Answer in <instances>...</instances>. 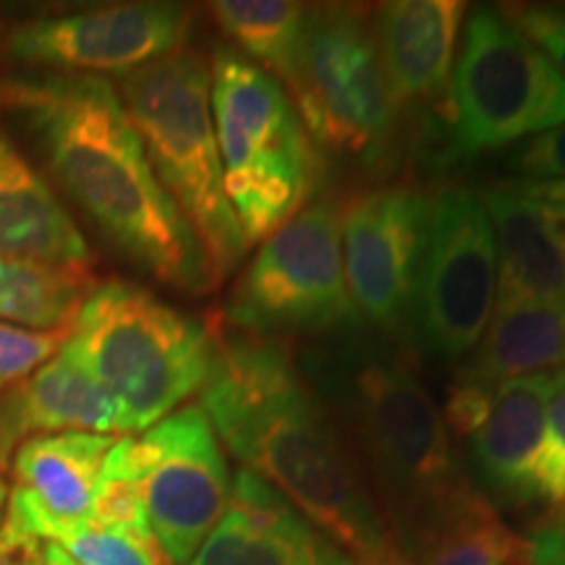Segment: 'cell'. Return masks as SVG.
Returning <instances> with one entry per match:
<instances>
[{
	"label": "cell",
	"instance_id": "cell-1",
	"mask_svg": "<svg viewBox=\"0 0 565 565\" xmlns=\"http://www.w3.org/2000/svg\"><path fill=\"white\" fill-rule=\"evenodd\" d=\"M228 328L212 330L200 401L217 440L359 565H406L343 424L288 343Z\"/></svg>",
	"mask_w": 565,
	"mask_h": 565
},
{
	"label": "cell",
	"instance_id": "cell-2",
	"mask_svg": "<svg viewBox=\"0 0 565 565\" xmlns=\"http://www.w3.org/2000/svg\"><path fill=\"white\" fill-rule=\"evenodd\" d=\"M0 103L24 118L63 192L118 252L181 291L202 294L215 282L116 87L100 76L45 74L3 82Z\"/></svg>",
	"mask_w": 565,
	"mask_h": 565
},
{
	"label": "cell",
	"instance_id": "cell-3",
	"mask_svg": "<svg viewBox=\"0 0 565 565\" xmlns=\"http://www.w3.org/2000/svg\"><path fill=\"white\" fill-rule=\"evenodd\" d=\"M301 370L370 469L366 477L401 555L477 492L458 463L443 412L404 359L343 335L333 349L307 351Z\"/></svg>",
	"mask_w": 565,
	"mask_h": 565
},
{
	"label": "cell",
	"instance_id": "cell-4",
	"mask_svg": "<svg viewBox=\"0 0 565 565\" xmlns=\"http://www.w3.org/2000/svg\"><path fill=\"white\" fill-rule=\"evenodd\" d=\"M61 356L87 372L121 414L124 433H147L202 393L215 370V333L147 288H92L66 330Z\"/></svg>",
	"mask_w": 565,
	"mask_h": 565
},
{
	"label": "cell",
	"instance_id": "cell-5",
	"mask_svg": "<svg viewBox=\"0 0 565 565\" xmlns=\"http://www.w3.org/2000/svg\"><path fill=\"white\" fill-rule=\"evenodd\" d=\"M116 92L154 175L194 231L212 280L228 278L249 244L225 196L210 63L196 51L179 47L121 76Z\"/></svg>",
	"mask_w": 565,
	"mask_h": 565
},
{
	"label": "cell",
	"instance_id": "cell-6",
	"mask_svg": "<svg viewBox=\"0 0 565 565\" xmlns=\"http://www.w3.org/2000/svg\"><path fill=\"white\" fill-rule=\"evenodd\" d=\"M210 105L225 196L246 244H263L315 196L320 150L282 84L236 47L212 55Z\"/></svg>",
	"mask_w": 565,
	"mask_h": 565
},
{
	"label": "cell",
	"instance_id": "cell-7",
	"mask_svg": "<svg viewBox=\"0 0 565 565\" xmlns=\"http://www.w3.org/2000/svg\"><path fill=\"white\" fill-rule=\"evenodd\" d=\"M565 124V76L500 9L471 11L450 79L448 154L477 158Z\"/></svg>",
	"mask_w": 565,
	"mask_h": 565
},
{
	"label": "cell",
	"instance_id": "cell-8",
	"mask_svg": "<svg viewBox=\"0 0 565 565\" xmlns=\"http://www.w3.org/2000/svg\"><path fill=\"white\" fill-rule=\"evenodd\" d=\"M317 147L380 160L395 129V105L370 32L353 6H309L286 82Z\"/></svg>",
	"mask_w": 565,
	"mask_h": 565
},
{
	"label": "cell",
	"instance_id": "cell-9",
	"mask_svg": "<svg viewBox=\"0 0 565 565\" xmlns=\"http://www.w3.org/2000/svg\"><path fill=\"white\" fill-rule=\"evenodd\" d=\"M252 335L353 333L362 324L343 278L341 202H312L259 246L228 301Z\"/></svg>",
	"mask_w": 565,
	"mask_h": 565
},
{
	"label": "cell",
	"instance_id": "cell-10",
	"mask_svg": "<svg viewBox=\"0 0 565 565\" xmlns=\"http://www.w3.org/2000/svg\"><path fill=\"white\" fill-rule=\"evenodd\" d=\"M494 294L498 252L482 196L463 186L429 194L414 301L422 343L450 362L469 356L490 322Z\"/></svg>",
	"mask_w": 565,
	"mask_h": 565
},
{
	"label": "cell",
	"instance_id": "cell-11",
	"mask_svg": "<svg viewBox=\"0 0 565 565\" xmlns=\"http://www.w3.org/2000/svg\"><path fill=\"white\" fill-rule=\"evenodd\" d=\"M147 521L168 565H189L231 500L221 440L202 412L186 406L134 437Z\"/></svg>",
	"mask_w": 565,
	"mask_h": 565
},
{
	"label": "cell",
	"instance_id": "cell-12",
	"mask_svg": "<svg viewBox=\"0 0 565 565\" xmlns=\"http://www.w3.org/2000/svg\"><path fill=\"white\" fill-rule=\"evenodd\" d=\"M429 194L408 183L364 189L341 202L343 278L359 320L385 333L414 328Z\"/></svg>",
	"mask_w": 565,
	"mask_h": 565
},
{
	"label": "cell",
	"instance_id": "cell-13",
	"mask_svg": "<svg viewBox=\"0 0 565 565\" xmlns=\"http://www.w3.org/2000/svg\"><path fill=\"white\" fill-rule=\"evenodd\" d=\"M189 11L175 3H116L21 21L6 38L13 58L63 76L131 74L179 51Z\"/></svg>",
	"mask_w": 565,
	"mask_h": 565
},
{
	"label": "cell",
	"instance_id": "cell-14",
	"mask_svg": "<svg viewBox=\"0 0 565 565\" xmlns=\"http://www.w3.org/2000/svg\"><path fill=\"white\" fill-rule=\"evenodd\" d=\"M189 565H359L249 471L231 482V500Z\"/></svg>",
	"mask_w": 565,
	"mask_h": 565
},
{
	"label": "cell",
	"instance_id": "cell-15",
	"mask_svg": "<svg viewBox=\"0 0 565 565\" xmlns=\"http://www.w3.org/2000/svg\"><path fill=\"white\" fill-rule=\"evenodd\" d=\"M466 19L461 0H393L370 11V32L395 105L450 110L456 47Z\"/></svg>",
	"mask_w": 565,
	"mask_h": 565
},
{
	"label": "cell",
	"instance_id": "cell-16",
	"mask_svg": "<svg viewBox=\"0 0 565 565\" xmlns=\"http://www.w3.org/2000/svg\"><path fill=\"white\" fill-rule=\"evenodd\" d=\"M547 385L550 374L500 383L490 412L469 435L471 466L494 503L529 505L540 500Z\"/></svg>",
	"mask_w": 565,
	"mask_h": 565
},
{
	"label": "cell",
	"instance_id": "cell-17",
	"mask_svg": "<svg viewBox=\"0 0 565 565\" xmlns=\"http://www.w3.org/2000/svg\"><path fill=\"white\" fill-rule=\"evenodd\" d=\"M58 433H124L110 395L61 353L0 393V466L32 437Z\"/></svg>",
	"mask_w": 565,
	"mask_h": 565
},
{
	"label": "cell",
	"instance_id": "cell-18",
	"mask_svg": "<svg viewBox=\"0 0 565 565\" xmlns=\"http://www.w3.org/2000/svg\"><path fill=\"white\" fill-rule=\"evenodd\" d=\"M498 252L494 303H565V244L513 179L479 192Z\"/></svg>",
	"mask_w": 565,
	"mask_h": 565
},
{
	"label": "cell",
	"instance_id": "cell-19",
	"mask_svg": "<svg viewBox=\"0 0 565 565\" xmlns=\"http://www.w3.org/2000/svg\"><path fill=\"white\" fill-rule=\"evenodd\" d=\"M0 254L87 267L92 254L58 194L17 141L0 129Z\"/></svg>",
	"mask_w": 565,
	"mask_h": 565
},
{
	"label": "cell",
	"instance_id": "cell-20",
	"mask_svg": "<svg viewBox=\"0 0 565 565\" xmlns=\"http://www.w3.org/2000/svg\"><path fill=\"white\" fill-rule=\"evenodd\" d=\"M113 435L58 433L26 440L11 458L17 487L58 521H89Z\"/></svg>",
	"mask_w": 565,
	"mask_h": 565
},
{
	"label": "cell",
	"instance_id": "cell-21",
	"mask_svg": "<svg viewBox=\"0 0 565 565\" xmlns=\"http://www.w3.org/2000/svg\"><path fill=\"white\" fill-rule=\"evenodd\" d=\"M469 356L461 377L487 387L547 374L545 370H565V303H494L490 322Z\"/></svg>",
	"mask_w": 565,
	"mask_h": 565
},
{
	"label": "cell",
	"instance_id": "cell-22",
	"mask_svg": "<svg viewBox=\"0 0 565 565\" xmlns=\"http://www.w3.org/2000/svg\"><path fill=\"white\" fill-rule=\"evenodd\" d=\"M406 565H526V542L503 524L482 492L435 521L404 550Z\"/></svg>",
	"mask_w": 565,
	"mask_h": 565
},
{
	"label": "cell",
	"instance_id": "cell-23",
	"mask_svg": "<svg viewBox=\"0 0 565 565\" xmlns=\"http://www.w3.org/2000/svg\"><path fill=\"white\" fill-rule=\"evenodd\" d=\"M95 288L87 267H61L0 254V322L68 330Z\"/></svg>",
	"mask_w": 565,
	"mask_h": 565
},
{
	"label": "cell",
	"instance_id": "cell-24",
	"mask_svg": "<svg viewBox=\"0 0 565 565\" xmlns=\"http://www.w3.org/2000/svg\"><path fill=\"white\" fill-rule=\"evenodd\" d=\"M307 9L309 6L294 0H221L212 3V17L236 42L238 53L286 84L299 51Z\"/></svg>",
	"mask_w": 565,
	"mask_h": 565
},
{
	"label": "cell",
	"instance_id": "cell-25",
	"mask_svg": "<svg viewBox=\"0 0 565 565\" xmlns=\"http://www.w3.org/2000/svg\"><path fill=\"white\" fill-rule=\"evenodd\" d=\"M6 515L38 540L61 547L79 565H168L158 547L145 545L129 534L113 532L92 521L53 519L19 487H13L9 494Z\"/></svg>",
	"mask_w": 565,
	"mask_h": 565
},
{
	"label": "cell",
	"instance_id": "cell-26",
	"mask_svg": "<svg viewBox=\"0 0 565 565\" xmlns=\"http://www.w3.org/2000/svg\"><path fill=\"white\" fill-rule=\"evenodd\" d=\"M92 524L129 534L145 545L158 547L150 521H147L145 492L137 456H134V435H126L110 445L103 461L100 484H97L95 505H92ZM160 550V547H158Z\"/></svg>",
	"mask_w": 565,
	"mask_h": 565
},
{
	"label": "cell",
	"instance_id": "cell-27",
	"mask_svg": "<svg viewBox=\"0 0 565 565\" xmlns=\"http://www.w3.org/2000/svg\"><path fill=\"white\" fill-rule=\"evenodd\" d=\"M540 500L565 511V370L550 374L545 404V443L540 456Z\"/></svg>",
	"mask_w": 565,
	"mask_h": 565
},
{
	"label": "cell",
	"instance_id": "cell-28",
	"mask_svg": "<svg viewBox=\"0 0 565 565\" xmlns=\"http://www.w3.org/2000/svg\"><path fill=\"white\" fill-rule=\"evenodd\" d=\"M66 341V330H26L0 322V393L51 362Z\"/></svg>",
	"mask_w": 565,
	"mask_h": 565
},
{
	"label": "cell",
	"instance_id": "cell-29",
	"mask_svg": "<svg viewBox=\"0 0 565 565\" xmlns=\"http://www.w3.org/2000/svg\"><path fill=\"white\" fill-rule=\"evenodd\" d=\"M498 9L565 76V3H508Z\"/></svg>",
	"mask_w": 565,
	"mask_h": 565
},
{
	"label": "cell",
	"instance_id": "cell-30",
	"mask_svg": "<svg viewBox=\"0 0 565 565\" xmlns=\"http://www.w3.org/2000/svg\"><path fill=\"white\" fill-rule=\"evenodd\" d=\"M508 166L519 181H561L565 179V124L515 145Z\"/></svg>",
	"mask_w": 565,
	"mask_h": 565
},
{
	"label": "cell",
	"instance_id": "cell-31",
	"mask_svg": "<svg viewBox=\"0 0 565 565\" xmlns=\"http://www.w3.org/2000/svg\"><path fill=\"white\" fill-rule=\"evenodd\" d=\"M519 189L540 207L545 221L550 223L561 242L565 244V179L561 181H519Z\"/></svg>",
	"mask_w": 565,
	"mask_h": 565
},
{
	"label": "cell",
	"instance_id": "cell-32",
	"mask_svg": "<svg viewBox=\"0 0 565 565\" xmlns=\"http://www.w3.org/2000/svg\"><path fill=\"white\" fill-rule=\"evenodd\" d=\"M526 565H565V511L532 534Z\"/></svg>",
	"mask_w": 565,
	"mask_h": 565
},
{
	"label": "cell",
	"instance_id": "cell-33",
	"mask_svg": "<svg viewBox=\"0 0 565 565\" xmlns=\"http://www.w3.org/2000/svg\"><path fill=\"white\" fill-rule=\"evenodd\" d=\"M45 565H79V563L71 561V557L63 553L61 547L47 545V542H45Z\"/></svg>",
	"mask_w": 565,
	"mask_h": 565
},
{
	"label": "cell",
	"instance_id": "cell-34",
	"mask_svg": "<svg viewBox=\"0 0 565 565\" xmlns=\"http://www.w3.org/2000/svg\"><path fill=\"white\" fill-rule=\"evenodd\" d=\"M6 508H9V490H6V482H3V479H0V526H3Z\"/></svg>",
	"mask_w": 565,
	"mask_h": 565
}]
</instances>
